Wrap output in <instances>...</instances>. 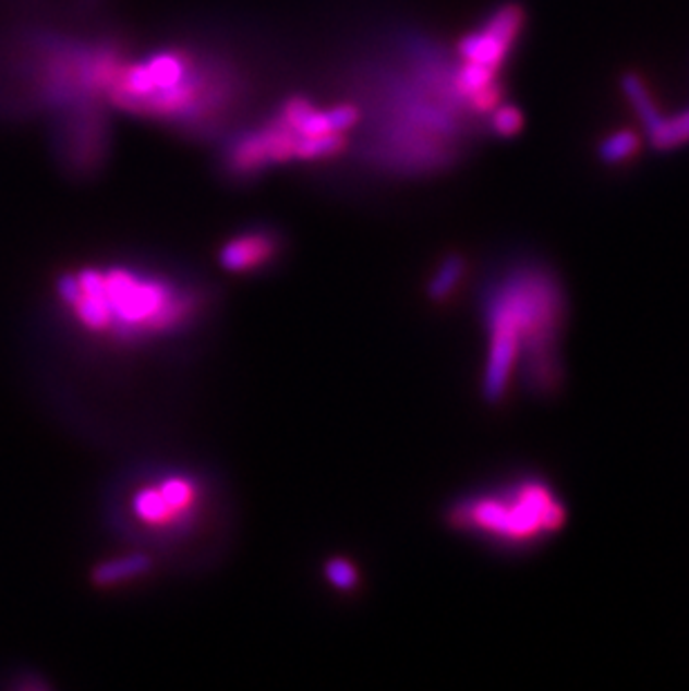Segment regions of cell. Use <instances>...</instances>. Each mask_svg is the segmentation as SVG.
<instances>
[{
    "instance_id": "obj_12",
    "label": "cell",
    "mask_w": 689,
    "mask_h": 691,
    "mask_svg": "<svg viewBox=\"0 0 689 691\" xmlns=\"http://www.w3.org/2000/svg\"><path fill=\"white\" fill-rule=\"evenodd\" d=\"M638 150H640V137L633 131H618L600 142L597 159L607 166H618L636 157Z\"/></svg>"
},
{
    "instance_id": "obj_17",
    "label": "cell",
    "mask_w": 689,
    "mask_h": 691,
    "mask_svg": "<svg viewBox=\"0 0 689 691\" xmlns=\"http://www.w3.org/2000/svg\"><path fill=\"white\" fill-rule=\"evenodd\" d=\"M524 128V114L515 106H497L493 112V131L499 137H515Z\"/></svg>"
},
{
    "instance_id": "obj_14",
    "label": "cell",
    "mask_w": 689,
    "mask_h": 691,
    "mask_svg": "<svg viewBox=\"0 0 689 691\" xmlns=\"http://www.w3.org/2000/svg\"><path fill=\"white\" fill-rule=\"evenodd\" d=\"M344 148L342 133H327V135H312V137H298L293 146V157L298 159H325Z\"/></svg>"
},
{
    "instance_id": "obj_10",
    "label": "cell",
    "mask_w": 689,
    "mask_h": 691,
    "mask_svg": "<svg viewBox=\"0 0 689 691\" xmlns=\"http://www.w3.org/2000/svg\"><path fill=\"white\" fill-rule=\"evenodd\" d=\"M620 88H622L625 97L629 99L633 112H636L638 119L642 121V125H644V131H648V135H650L652 131H656V128L661 125V121H663L665 117L661 114V110H658V106H656V101H654V97H652V93H650V88H648V83L642 81V76L636 74V72H625V74L620 76Z\"/></svg>"
},
{
    "instance_id": "obj_16",
    "label": "cell",
    "mask_w": 689,
    "mask_h": 691,
    "mask_svg": "<svg viewBox=\"0 0 689 691\" xmlns=\"http://www.w3.org/2000/svg\"><path fill=\"white\" fill-rule=\"evenodd\" d=\"M325 578H327V582L334 589H338L342 593L356 589L359 580H361L356 567L352 565L350 559H344V557H334V559L327 561V565H325Z\"/></svg>"
},
{
    "instance_id": "obj_1",
    "label": "cell",
    "mask_w": 689,
    "mask_h": 691,
    "mask_svg": "<svg viewBox=\"0 0 689 691\" xmlns=\"http://www.w3.org/2000/svg\"><path fill=\"white\" fill-rule=\"evenodd\" d=\"M567 316V298L557 276L535 263L517 265L493 280L482 298L486 361L482 395L499 403L520 374L535 395L559 387V338Z\"/></svg>"
},
{
    "instance_id": "obj_7",
    "label": "cell",
    "mask_w": 689,
    "mask_h": 691,
    "mask_svg": "<svg viewBox=\"0 0 689 691\" xmlns=\"http://www.w3.org/2000/svg\"><path fill=\"white\" fill-rule=\"evenodd\" d=\"M359 121V112L352 106H338L327 112H316L310 106L300 110L289 123L298 137L327 135V133H344Z\"/></svg>"
},
{
    "instance_id": "obj_9",
    "label": "cell",
    "mask_w": 689,
    "mask_h": 691,
    "mask_svg": "<svg viewBox=\"0 0 689 691\" xmlns=\"http://www.w3.org/2000/svg\"><path fill=\"white\" fill-rule=\"evenodd\" d=\"M182 78V65L172 57H159L144 68H135L128 76V88L133 93L146 95L153 90H170L176 88Z\"/></svg>"
},
{
    "instance_id": "obj_4",
    "label": "cell",
    "mask_w": 689,
    "mask_h": 691,
    "mask_svg": "<svg viewBox=\"0 0 689 691\" xmlns=\"http://www.w3.org/2000/svg\"><path fill=\"white\" fill-rule=\"evenodd\" d=\"M206 504L208 488L197 472L161 468L128 482L117 517L135 540L178 544L197 533Z\"/></svg>"
},
{
    "instance_id": "obj_2",
    "label": "cell",
    "mask_w": 689,
    "mask_h": 691,
    "mask_svg": "<svg viewBox=\"0 0 689 691\" xmlns=\"http://www.w3.org/2000/svg\"><path fill=\"white\" fill-rule=\"evenodd\" d=\"M55 289L74 327L112 348H146L182 336L206 307L195 282L125 265L61 274Z\"/></svg>"
},
{
    "instance_id": "obj_15",
    "label": "cell",
    "mask_w": 689,
    "mask_h": 691,
    "mask_svg": "<svg viewBox=\"0 0 689 691\" xmlns=\"http://www.w3.org/2000/svg\"><path fill=\"white\" fill-rule=\"evenodd\" d=\"M495 74L497 70L493 68L466 61V65L457 74V88L468 97H475L478 93L491 88V85L495 83Z\"/></svg>"
},
{
    "instance_id": "obj_5",
    "label": "cell",
    "mask_w": 689,
    "mask_h": 691,
    "mask_svg": "<svg viewBox=\"0 0 689 691\" xmlns=\"http://www.w3.org/2000/svg\"><path fill=\"white\" fill-rule=\"evenodd\" d=\"M524 25V10L520 5L499 8L480 32H472L461 38L459 54L463 61L480 63L493 70L506 61L512 43L520 36Z\"/></svg>"
},
{
    "instance_id": "obj_6",
    "label": "cell",
    "mask_w": 689,
    "mask_h": 691,
    "mask_svg": "<svg viewBox=\"0 0 689 691\" xmlns=\"http://www.w3.org/2000/svg\"><path fill=\"white\" fill-rule=\"evenodd\" d=\"M280 251V240L271 231H246L229 242L218 253V263L229 274H255L269 267Z\"/></svg>"
},
{
    "instance_id": "obj_3",
    "label": "cell",
    "mask_w": 689,
    "mask_h": 691,
    "mask_svg": "<svg viewBox=\"0 0 689 691\" xmlns=\"http://www.w3.org/2000/svg\"><path fill=\"white\" fill-rule=\"evenodd\" d=\"M567 522V508L555 490L535 477L457 499L448 524L472 537L506 548H524L555 535Z\"/></svg>"
},
{
    "instance_id": "obj_11",
    "label": "cell",
    "mask_w": 689,
    "mask_h": 691,
    "mask_svg": "<svg viewBox=\"0 0 689 691\" xmlns=\"http://www.w3.org/2000/svg\"><path fill=\"white\" fill-rule=\"evenodd\" d=\"M466 276V260L461 255H448L442 260V265L435 269V274L427 280V298L435 302L448 300L457 287L461 284Z\"/></svg>"
},
{
    "instance_id": "obj_8",
    "label": "cell",
    "mask_w": 689,
    "mask_h": 691,
    "mask_svg": "<svg viewBox=\"0 0 689 691\" xmlns=\"http://www.w3.org/2000/svg\"><path fill=\"white\" fill-rule=\"evenodd\" d=\"M150 569H153V559L148 553H144V550L121 553V555H114V557H110L95 567L93 582L97 586H106V589L131 584L140 578H144Z\"/></svg>"
},
{
    "instance_id": "obj_13",
    "label": "cell",
    "mask_w": 689,
    "mask_h": 691,
    "mask_svg": "<svg viewBox=\"0 0 689 691\" xmlns=\"http://www.w3.org/2000/svg\"><path fill=\"white\" fill-rule=\"evenodd\" d=\"M689 142V110L663 119L656 131L650 133V144L654 150H674Z\"/></svg>"
}]
</instances>
